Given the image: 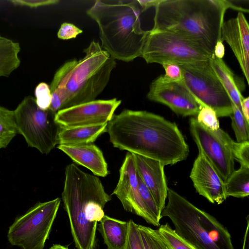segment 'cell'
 Masks as SVG:
<instances>
[{"label":"cell","mask_w":249,"mask_h":249,"mask_svg":"<svg viewBox=\"0 0 249 249\" xmlns=\"http://www.w3.org/2000/svg\"><path fill=\"white\" fill-rule=\"evenodd\" d=\"M196 116V120L208 128L212 130H217L220 128L216 114L211 108L207 106L202 107Z\"/></svg>","instance_id":"cell-29"},{"label":"cell","mask_w":249,"mask_h":249,"mask_svg":"<svg viewBox=\"0 0 249 249\" xmlns=\"http://www.w3.org/2000/svg\"><path fill=\"white\" fill-rule=\"evenodd\" d=\"M107 123L71 128H60L58 144L78 145L92 143L107 131Z\"/></svg>","instance_id":"cell-21"},{"label":"cell","mask_w":249,"mask_h":249,"mask_svg":"<svg viewBox=\"0 0 249 249\" xmlns=\"http://www.w3.org/2000/svg\"><path fill=\"white\" fill-rule=\"evenodd\" d=\"M18 133L29 146L49 154L58 144L60 127L55 123V113L42 110L32 96L25 97L14 110Z\"/></svg>","instance_id":"cell-7"},{"label":"cell","mask_w":249,"mask_h":249,"mask_svg":"<svg viewBox=\"0 0 249 249\" xmlns=\"http://www.w3.org/2000/svg\"><path fill=\"white\" fill-rule=\"evenodd\" d=\"M134 156L137 173L151 192L161 213L165 206L168 189L164 165L156 160L136 154Z\"/></svg>","instance_id":"cell-17"},{"label":"cell","mask_w":249,"mask_h":249,"mask_svg":"<svg viewBox=\"0 0 249 249\" xmlns=\"http://www.w3.org/2000/svg\"><path fill=\"white\" fill-rule=\"evenodd\" d=\"M190 178L196 191L212 203L220 204L227 198L225 182L202 152L194 161Z\"/></svg>","instance_id":"cell-15"},{"label":"cell","mask_w":249,"mask_h":249,"mask_svg":"<svg viewBox=\"0 0 249 249\" xmlns=\"http://www.w3.org/2000/svg\"><path fill=\"white\" fill-rule=\"evenodd\" d=\"M225 54V47L223 43V41L221 39L217 41L214 48V55L218 58L222 59Z\"/></svg>","instance_id":"cell-37"},{"label":"cell","mask_w":249,"mask_h":249,"mask_svg":"<svg viewBox=\"0 0 249 249\" xmlns=\"http://www.w3.org/2000/svg\"><path fill=\"white\" fill-rule=\"evenodd\" d=\"M221 39L231 48L249 83V25L243 13L239 12L235 18L224 21Z\"/></svg>","instance_id":"cell-16"},{"label":"cell","mask_w":249,"mask_h":249,"mask_svg":"<svg viewBox=\"0 0 249 249\" xmlns=\"http://www.w3.org/2000/svg\"><path fill=\"white\" fill-rule=\"evenodd\" d=\"M190 130L198 151L202 152L225 182L235 170L233 145L234 141L220 128L212 130L195 118L189 122Z\"/></svg>","instance_id":"cell-11"},{"label":"cell","mask_w":249,"mask_h":249,"mask_svg":"<svg viewBox=\"0 0 249 249\" xmlns=\"http://www.w3.org/2000/svg\"><path fill=\"white\" fill-rule=\"evenodd\" d=\"M157 231L169 249H196L178 235L168 223L160 225Z\"/></svg>","instance_id":"cell-25"},{"label":"cell","mask_w":249,"mask_h":249,"mask_svg":"<svg viewBox=\"0 0 249 249\" xmlns=\"http://www.w3.org/2000/svg\"><path fill=\"white\" fill-rule=\"evenodd\" d=\"M161 217L171 220L177 233L196 249H234L228 229L215 217L168 188Z\"/></svg>","instance_id":"cell-6"},{"label":"cell","mask_w":249,"mask_h":249,"mask_svg":"<svg viewBox=\"0 0 249 249\" xmlns=\"http://www.w3.org/2000/svg\"><path fill=\"white\" fill-rule=\"evenodd\" d=\"M139 190L142 199L151 216L159 223L161 217V212L158 209L155 200L145 184L138 174Z\"/></svg>","instance_id":"cell-28"},{"label":"cell","mask_w":249,"mask_h":249,"mask_svg":"<svg viewBox=\"0 0 249 249\" xmlns=\"http://www.w3.org/2000/svg\"><path fill=\"white\" fill-rule=\"evenodd\" d=\"M164 70L163 76L168 80L175 82H181L183 81V75L180 67L173 63L162 64Z\"/></svg>","instance_id":"cell-34"},{"label":"cell","mask_w":249,"mask_h":249,"mask_svg":"<svg viewBox=\"0 0 249 249\" xmlns=\"http://www.w3.org/2000/svg\"><path fill=\"white\" fill-rule=\"evenodd\" d=\"M213 70L227 91L231 101L241 111V102L244 99L241 92L245 89L241 81L236 77L222 59L214 55L210 59Z\"/></svg>","instance_id":"cell-19"},{"label":"cell","mask_w":249,"mask_h":249,"mask_svg":"<svg viewBox=\"0 0 249 249\" xmlns=\"http://www.w3.org/2000/svg\"><path fill=\"white\" fill-rule=\"evenodd\" d=\"M20 51L18 42L0 34V77L9 76L19 66Z\"/></svg>","instance_id":"cell-22"},{"label":"cell","mask_w":249,"mask_h":249,"mask_svg":"<svg viewBox=\"0 0 249 249\" xmlns=\"http://www.w3.org/2000/svg\"><path fill=\"white\" fill-rule=\"evenodd\" d=\"M141 13L137 0H96L86 11L98 25L102 48L127 62L141 57L149 33L141 27Z\"/></svg>","instance_id":"cell-5"},{"label":"cell","mask_w":249,"mask_h":249,"mask_svg":"<svg viewBox=\"0 0 249 249\" xmlns=\"http://www.w3.org/2000/svg\"><path fill=\"white\" fill-rule=\"evenodd\" d=\"M83 52V58L66 62L54 75L49 108L54 113L96 100L109 82L115 59L94 40Z\"/></svg>","instance_id":"cell-2"},{"label":"cell","mask_w":249,"mask_h":249,"mask_svg":"<svg viewBox=\"0 0 249 249\" xmlns=\"http://www.w3.org/2000/svg\"><path fill=\"white\" fill-rule=\"evenodd\" d=\"M147 98L168 107L178 115L196 116L202 106L185 86L183 81H171L161 75L150 84Z\"/></svg>","instance_id":"cell-13"},{"label":"cell","mask_w":249,"mask_h":249,"mask_svg":"<svg viewBox=\"0 0 249 249\" xmlns=\"http://www.w3.org/2000/svg\"><path fill=\"white\" fill-rule=\"evenodd\" d=\"M60 202L59 197L38 202L16 218L8 231L9 243L22 249H43Z\"/></svg>","instance_id":"cell-10"},{"label":"cell","mask_w":249,"mask_h":249,"mask_svg":"<svg viewBox=\"0 0 249 249\" xmlns=\"http://www.w3.org/2000/svg\"><path fill=\"white\" fill-rule=\"evenodd\" d=\"M99 231L107 249H124L128 232V222L105 215Z\"/></svg>","instance_id":"cell-20"},{"label":"cell","mask_w":249,"mask_h":249,"mask_svg":"<svg viewBox=\"0 0 249 249\" xmlns=\"http://www.w3.org/2000/svg\"><path fill=\"white\" fill-rule=\"evenodd\" d=\"M160 1V0H137L142 12L151 7H156Z\"/></svg>","instance_id":"cell-36"},{"label":"cell","mask_w":249,"mask_h":249,"mask_svg":"<svg viewBox=\"0 0 249 249\" xmlns=\"http://www.w3.org/2000/svg\"><path fill=\"white\" fill-rule=\"evenodd\" d=\"M234 160L241 165L249 167V141L234 142L233 145Z\"/></svg>","instance_id":"cell-32"},{"label":"cell","mask_w":249,"mask_h":249,"mask_svg":"<svg viewBox=\"0 0 249 249\" xmlns=\"http://www.w3.org/2000/svg\"><path fill=\"white\" fill-rule=\"evenodd\" d=\"M11 2L16 5L36 8L40 6L54 5L59 2L58 0H14Z\"/></svg>","instance_id":"cell-35"},{"label":"cell","mask_w":249,"mask_h":249,"mask_svg":"<svg viewBox=\"0 0 249 249\" xmlns=\"http://www.w3.org/2000/svg\"><path fill=\"white\" fill-rule=\"evenodd\" d=\"M18 133L14 110L0 106V149L6 147Z\"/></svg>","instance_id":"cell-24"},{"label":"cell","mask_w":249,"mask_h":249,"mask_svg":"<svg viewBox=\"0 0 249 249\" xmlns=\"http://www.w3.org/2000/svg\"><path fill=\"white\" fill-rule=\"evenodd\" d=\"M213 55L201 46L180 36L151 30L141 57L147 63L178 65L208 60Z\"/></svg>","instance_id":"cell-9"},{"label":"cell","mask_w":249,"mask_h":249,"mask_svg":"<svg viewBox=\"0 0 249 249\" xmlns=\"http://www.w3.org/2000/svg\"><path fill=\"white\" fill-rule=\"evenodd\" d=\"M121 102L116 98L94 100L58 111L54 121L62 128L107 124L111 119Z\"/></svg>","instance_id":"cell-12"},{"label":"cell","mask_w":249,"mask_h":249,"mask_svg":"<svg viewBox=\"0 0 249 249\" xmlns=\"http://www.w3.org/2000/svg\"><path fill=\"white\" fill-rule=\"evenodd\" d=\"M112 195L120 201L124 210L144 219L148 224L159 227L148 212L139 190L138 173L133 154L127 152L119 169V178Z\"/></svg>","instance_id":"cell-14"},{"label":"cell","mask_w":249,"mask_h":249,"mask_svg":"<svg viewBox=\"0 0 249 249\" xmlns=\"http://www.w3.org/2000/svg\"><path fill=\"white\" fill-rule=\"evenodd\" d=\"M35 94L37 106L44 110L48 109L51 102L50 86L45 82L40 83L35 89Z\"/></svg>","instance_id":"cell-31"},{"label":"cell","mask_w":249,"mask_h":249,"mask_svg":"<svg viewBox=\"0 0 249 249\" xmlns=\"http://www.w3.org/2000/svg\"><path fill=\"white\" fill-rule=\"evenodd\" d=\"M83 31L73 24L68 22H64L61 25L57 32V36L63 40L75 38L81 34Z\"/></svg>","instance_id":"cell-33"},{"label":"cell","mask_w":249,"mask_h":249,"mask_svg":"<svg viewBox=\"0 0 249 249\" xmlns=\"http://www.w3.org/2000/svg\"><path fill=\"white\" fill-rule=\"evenodd\" d=\"M138 229L144 249H169L157 230L139 224Z\"/></svg>","instance_id":"cell-27"},{"label":"cell","mask_w":249,"mask_h":249,"mask_svg":"<svg viewBox=\"0 0 249 249\" xmlns=\"http://www.w3.org/2000/svg\"><path fill=\"white\" fill-rule=\"evenodd\" d=\"M115 148L174 165L187 159L189 148L175 123L145 110L125 109L107 123Z\"/></svg>","instance_id":"cell-1"},{"label":"cell","mask_w":249,"mask_h":249,"mask_svg":"<svg viewBox=\"0 0 249 249\" xmlns=\"http://www.w3.org/2000/svg\"><path fill=\"white\" fill-rule=\"evenodd\" d=\"M127 222L128 232L124 249H144L138 229V224L132 219Z\"/></svg>","instance_id":"cell-30"},{"label":"cell","mask_w":249,"mask_h":249,"mask_svg":"<svg viewBox=\"0 0 249 249\" xmlns=\"http://www.w3.org/2000/svg\"><path fill=\"white\" fill-rule=\"evenodd\" d=\"M49 249H69L67 247L55 244L51 247Z\"/></svg>","instance_id":"cell-40"},{"label":"cell","mask_w":249,"mask_h":249,"mask_svg":"<svg viewBox=\"0 0 249 249\" xmlns=\"http://www.w3.org/2000/svg\"><path fill=\"white\" fill-rule=\"evenodd\" d=\"M57 148L75 163L87 168L95 176L105 177L109 173L102 151L93 143L78 145L58 144Z\"/></svg>","instance_id":"cell-18"},{"label":"cell","mask_w":249,"mask_h":249,"mask_svg":"<svg viewBox=\"0 0 249 249\" xmlns=\"http://www.w3.org/2000/svg\"><path fill=\"white\" fill-rule=\"evenodd\" d=\"M62 199L75 247L94 249L97 223L105 215L104 208L111 196L97 176L71 163L65 168Z\"/></svg>","instance_id":"cell-4"},{"label":"cell","mask_w":249,"mask_h":249,"mask_svg":"<svg viewBox=\"0 0 249 249\" xmlns=\"http://www.w3.org/2000/svg\"><path fill=\"white\" fill-rule=\"evenodd\" d=\"M226 197L244 198L249 195V167L241 165L225 182Z\"/></svg>","instance_id":"cell-23"},{"label":"cell","mask_w":249,"mask_h":249,"mask_svg":"<svg viewBox=\"0 0 249 249\" xmlns=\"http://www.w3.org/2000/svg\"><path fill=\"white\" fill-rule=\"evenodd\" d=\"M231 107L232 112L230 117L237 142L249 141V123L245 120L242 112L232 102Z\"/></svg>","instance_id":"cell-26"},{"label":"cell","mask_w":249,"mask_h":249,"mask_svg":"<svg viewBox=\"0 0 249 249\" xmlns=\"http://www.w3.org/2000/svg\"><path fill=\"white\" fill-rule=\"evenodd\" d=\"M210 59L178 65L183 82L202 107L211 108L217 117L230 116L232 112L231 101L211 67Z\"/></svg>","instance_id":"cell-8"},{"label":"cell","mask_w":249,"mask_h":249,"mask_svg":"<svg viewBox=\"0 0 249 249\" xmlns=\"http://www.w3.org/2000/svg\"><path fill=\"white\" fill-rule=\"evenodd\" d=\"M155 8L151 30L175 34L214 54L228 0H160Z\"/></svg>","instance_id":"cell-3"},{"label":"cell","mask_w":249,"mask_h":249,"mask_svg":"<svg viewBox=\"0 0 249 249\" xmlns=\"http://www.w3.org/2000/svg\"><path fill=\"white\" fill-rule=\"evenodd\" d=\"M249 215H248L247 217V227L244 236L243 246L242 249H249Z\"/></svg>","instance_id":"cell-39"},{"label":"cell","mask_w":249,"mask_h":249,"mask_svg":"<svg viewBox=\"0 0 249 249\" xmlns=\"http://www.w3.org/2000/svg\"><path fill=\"white\" fill-rule=\"evenodd\" d=\"M241 112L246 120L249 123V97L244 98L241 102Z\"/></svg>","instance_id":"cell-38"}]
</instances>
